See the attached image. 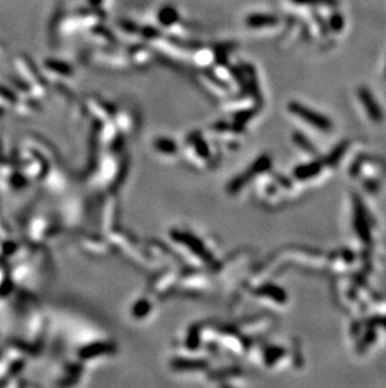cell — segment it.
Listing matches in <instances>:
<instances>
[{
  "label": "cell",
  "instance_id": "cell-2",
  "mask_svg": "<svg viewBox=\"0 0 386 388\" xmlns=\"http://www.w3.org/2000/svg\"><path fill=\"white\" fill-rule=\"evenodd\" d=\"M360 97H361V101H364V103H365L366 106H368V107H366V110H368V112L370 113L371 118H374V120H378V118H380V110L378 108V105H376L375 101L371 98V96L368 95L366 91H364V92L360 93Z\"/></svg>",
  "mask_w": 386,
  "mask_h": 388
},
{
  "label": "cell",
  "instance_id": "cell-5",
  "mask_svg": "<svg viewBox=\"0 0 386 388\" xmlns=\"http://www.w3.org/2000/svg\"><path fill=\"white\" fill-rule=\"evenodd\" d=\"M295 2L300 4H331L335 0H295Z\"/></svg>",
  "mask_w": 386,
  "mask_h": 388
},
{
  "label": "cell",
  "instance_id": "cell-3",
  "mask_svg": "<svg viewBox=\"0 0 386 388\" xmlns=\"http://www.w3.org/2000/svg\"><path fill=\"white\" fill-rule=\"evenodd\" d=\"M274 22L276 21L268 16H254V17H250V18L247 19V24H248L251 28L252 27H254V28H260L261 26H268V24H272Z\"/></svg>",
  "mask_w": 386,
  "mask_h": 388
},
{
  "label": "cell",
  "instance_id": "cell-4",
  "mask_svg": "<svg viewBox=\"0 0 386 388\" xmlns=\"http://www.w3.org/2000/svg\"><path fill=\"white\" fill-rule=\"evenodd\" d=\"M160 21L164 26H170V24L174 23L177 21V13L173 8H164L160 11Z\"/></svg>",
  "mask_w": 386,
  "mask_h": 388
},
{
  "label": "cell",
  "instance_id": "cell-1",
  "mask_svg": "<svg viewBox=\"0 0 386 388\" xmlns=\"http://www.w3.org/2000/svg\"><path fill=\"white\" fill-rule=\"evenodd\" d=\"M291 111L300 118H302L305 122L315 126L318 130L328 131L331 128V122L325 116L320 115V113L315 112V111H311L306 106L298 105V103H291Z\"/></svg>",
  "mask_w": 386,
  "mask_h": 388
}]
</instances>
